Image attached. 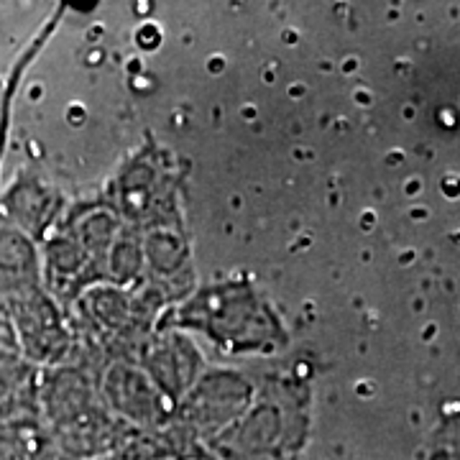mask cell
<instances>
[{
	"label": "cell",
	"mask_w": 460,
	"mask_h": 460,
	"mask_svg": "<svg viewBox=\"0 0 460 460\" xmlns=\"http://www.w3.org/2000/svg\"><path fill=\"white\" fill-rule=\"evenodd\" d=\"M41 420L69 460H100L131 443L136 429L120 420L80 363H59L36 376Z\"/></svg>",
	"instance_id": "cell-1"
},
{
	"label": "cell",
	"mask_w": 460,
	"mask_h": 460,
	"mask_svg": "<svg viewBox=\"0 0 460 460\" xmlns=\"http://www.w3.org/2000/svg\"><path fill=\"white\" fill-rule=\"evenodd\" d=\"M0 460H69L41 420L36 381L0 407Z\"/></svg>",
	"instance_id": "cell-2"
}]
</instances>
